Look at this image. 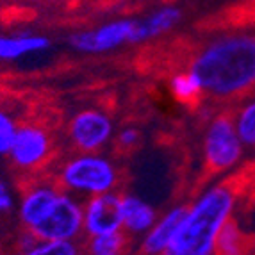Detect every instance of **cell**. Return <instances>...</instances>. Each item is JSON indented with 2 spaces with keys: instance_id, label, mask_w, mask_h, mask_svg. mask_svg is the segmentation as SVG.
I'll return each mask as SVG.
<instances>
[{
  "instance_id": "obj_8",
  "label": "cell",
  "mask_w": 255,
  "mask_h": 255,
  "mask_svg": "<svg viewBox=\"0 0 255 255\" xmlns=\"http://www.w3.org/2000/svg\"><path fill=\"white\" fill-rule=\"evenodd\" d=\"M52 143L47 130L38 125H21L16 128L7 155L20 170H34L50 155Z\"/></svg>"
},
{
  "instance_id": "obj_10",
  "label": "cell",
  "mask_w": 255,
  "mask_h": 255,
  "mask_svg": "<svg viewBox=\"0 0 255 255\" xmlns=\"http://www.w3.org/2000/svg\"><path fill=\"white\" fill-rule=\"evenodd\" d=\"M61 189L52 184H38L29 187L20 204H18V216L27 230L34 229L43 218L50 213L52 205L55 204Z\"/></svg>"
},
{
  "instance_id": "obj_9",
  "label": "cell",
  "mask_w": 255,
  "mask_h": 255,
  "mask_svg": "<svg viewBox=\"0 0 255 255\" xmlns=\"http://www.w3.org/2000/svg\"><path fill=\"white\" fill-rule=\"evenodd\" d=\"M84 232L88 236L124 230L122 196L115 191L90 196L84 205Z\"/></svg>"
},
{
  "instance_id": "obj_21",
  "label": "cell",
  "mask_w": 255,
  "mask_h": 255,
  "mask_svg": "<svg viewBox=\"0 0 255 255\" xmlns=\"http://www.w3.org/2000/svg\"><path fill=\"white\" fill-rule=\"evenodd\" d=\"M139 132L136 130V128L132 127H127L124 128V130L118 132V145L122 146V148H132V146H136L137 143H139Z\"/></svg>"
},
{
  "instance_id": "obj_22",
  "label": "cell",
  "mask_w": 255,
  "mask_h": 255,
  "mask_svg": "<svg viewBox=\"0 0 255 255\" xmlns=\"http://www.w3.org/2000/svg\"><path fill=\"white\" fill-rule=\"evenodd\" d=\"M14 198L9 191V187L4 182H0V213H7L13 209Z\"/></svg>"
},
{
  "instance_id": "obj_18",
  "label": "cell",
  "mask_w": 255,
  "mask_h": 255,
  "mask_svg": "<svg viewBox=\"0 0 255 255\" xmlns=\"http://www.w3.org/2000/svg\"><path fill=\"white\" fill-rule=\"evenodd\" d=\"M170 90H171V95L182 104H193L195 100H198V97L202 95L200 84H198V81H196L195 75H193L189 70L171 77Z\"/></svg>"
},
{
  "instance_id": "obj_4",
  "label": "cell",
  "mask_w": 255,
  "mask_h": 255,
  "mask_svg": "<svg viewBox=\"0 0 255 255\" xmlns=\"http://www.w3.org/2000/svg\"><path fill=\"white\" fill-rule=\"evenodd\" d=\"M30 232L39 241H75L84 232V207L72 193L61 189L50 213Z\"/></svg>"
},
{
  "instance_id": "obj_17",
  "label": "cell",
  "mask_w": 255,
  "mask_h": 255,
  "mask_svg": "<svg viewBox=\"0 0 255 255\" xmlns=\"http://www.w3.org/2000/svg\"><path fill=\"white\" fill-rule=\"evenodd\" d=\"M236 130L245 148H255V98L247 102L236 113Z\"/></svg>"
},
{
  "instance_id": "obj_12",
  "label": "cell",
  "mask_w": 255,
  "mask_h": 255,
  "mask_svg": "<svg viewBox=\"0 0 255 255\" xmlns=\"http://www.w3.org/2000/svg\"><path fill=\"white\" fill-rule=\"evenodd\" d=\"M182 20V11L173 4H166L161 7L153 9L152 13L139 18L136 21V30H134V45L136 43H145L153 38H159L162 34H168L179 25Z\"/></svg>"
},
{
  "instance_id": "obj_2",
  "label": "cell",
  "mask_w": 255,
  "mask_h": 255,
  "mask_svg": "<svg viewBox=\"0 0 255 255\" xmlns=\"http://www.w3.org/2000/svg\"><path fill=\"white\" fill-rule=\"evenodd\" d=\"M236 193L225 184L205 189L180 221L173 239L162 255H214L221 229L232 220Z\"/></svg>"
},
{
  "instance_id": "obj_7",
  "label": "cell",
  "mask_w": 255,
  "mask_h": 255,
  "mask_svg": "<svg viewBox=\"0 0 255 255\" xmlns=\"http://www.w3.org/2000/svg\"><path fill=\"white\" fill-rule=\"evenodd\" d=\"M113 132V120L100 109L79 111L68 125L70 141L79 152H98L109 143Z\"/></svg>"
},
{
  "instance_id": "obj_20",
  "label": "cell",
  "mask_w": 255,
  "mask_h": 255,
  "mask_svg": "<svg viewBox=\"0 0 255 255\" xmlns=\"http://www.w3.org/2000/svg\"><path fill=\"white\" fill-rule=\"evenodd\" d=\"M16 128L18 127L14 124V120L4 109H0V155H5L9 152V146L13 143Z\"/></svg>"
},
{
  "instance_id": "obj_11",
  "label": "cell",
  "mask_w": 255,
  "mask_h": 255,
  "mask_svg": "<svg viewBox=\"0 0 255 255\" xmlns=\"http://www.w3.org/2000/svg\"><path fill=\"white\" fill-rule=\"evenodd\" d=\"M187 211V205H175L170 211H166L157 221L153 223L152 229L143 236V254L145 255H162L168 245L173 239L175 232L179 229L180 221Z\"/></svg>"
},
{
  "instance_id": "obj_14",
  "label": "cell",
  "mask_w": 255,
  "mask_h": 255,
  "mask_svg": "<svg viewBox=\"0 0 255 255\" xmlns=\"http://www.w3.org/2000/svg\"><path fill=\"white\" fill-rule=\"evenodd\" d=\"M52 41L41 34H13L0 36V61H20L29 55L47 52Z\"/></svg>"
},
{
  "instance_id": "obj_16",
  "label": "cell",
  "mask_w": 255,
  "mask_h": 255,
  "mask_svg": "<svg viewBox=\"0 0 255 255\" xmlns=\"http://www.w3.org/2000/svg\"><path fill=\"white\" fill-rule=\"evenodd\" d=\"M125 245H127V241H125L124 230L90 236L88 255H124Z\"/></svg>"
},
{
  "instance_id": "obj_19",
  "label": "cell",
  "mask_w": 255,
  "mask_h": 255,
  "mask_svg": "<svg viewBox=\"0 0 255 255\" xmlns=\"http://www.w3.org/2000/svg\"><path fill=\"white\" fill-rule=\"evenodd\" d=\"M21 255H81V248L75 241H36Z\"/></svg>"
},
{
  "instance_id": "obj_5",
  "label": "cell",
  "mask_w": 255,
  "mask_h": 255,
  "mask_svg": "<svg viewBox=\"0 0 255 255\" xmlns=\"http://www.w3.org/2000/svg\"><path fill=\"white\" fill-rule=\"evenodd\" d=\"M245 146L236 130L234 120L220 115L209 122L204 136V157L213 171L234 168L243 157Z\"/></svg>"
},
{
  "instance_id": "obj_23",
  "label": "cell",
  "mask_w": 255,
  "mask_h": 255,
  "mask_svg": "<svg viewBox=\"0 0 255 255\" xmlns=\"http://www.w3.org/2000/svg\"><path fill=\"white\" fill-rule=\"evenodd\" d=\"M247 255H255V250H248Z\"/></svg>"
},
{
  "instance_id": "obj_15",
  "label": "cell",
  "mask_w": 255,
  "mask_h": 255,
  "mask_svg": "<svg viewBox=\"0 0 255 255\" xmlns=\"http://www.w3.org/2000/svg\"><path fill=\"white\" fill-rule=\"evenodd\" d=\"M248 245L243 230L234 220H229L216 239L214 255H247Z\"/></svg>"
},
{
  "instance_id": "obj_1",
  "label": "cell",
  "mask_w": 255,
  "mask_h": 255,
  "mask_svg": "<svg viewBox=\"0 0 255 255\" xmlns=\"http://www.w3.org/2000/svg\"><path fill=\"white\" fill-rule=\"evenodd\" d=\"M189 72L202 93L216 98L238 97L255 88V36L230 34L205 45Z\"/></svg>"
},
{
  "instance_id": "obj_6",
  "label": "cell",
  "mask_w": 255,
  "mask_h": 255,
  "mask_svg": "<svg viewBox=\"0 0 255 255\" xmlns=\"http://www.w3.org/2000/svg\"><path fill=\"white\" fill-rule=\"evenodd\" d=\"M136 18H120L95 29L81 30L68 38V45L81 54H106L124 45H134Z\"/></svg>"
},
{
  "instance_id": "obj_13",
  "label": "cell",
  "mask_w": 255,
  "mask_h": 255,
  "mask_svg": "<svg viewBox=\"0 0 255 255\" xmlns=\"http://www.w3.org/2000/svg\"><path fill=\"white\" fill-rule=\"evenodd\" d=\"M124 230L132 236H145L157 221V213L143 198L134 195L122 196Z\"/></svg>"
},
{
  "instance_id": "obj_3",
  "label": "cell",
  "mask_w": 255,
  "mask_h": 255,
  "mask_svg": "<svg viewBox=\"0 0 255 255\" xmlns=\"http://www.w3.org/2000/svg\"><path fill=\"white\" fill-rule=\"evenodd\" d=\"M57 179L63 191L90 198L115 191L118 184V170L106 155L97 152H81L61 166Z\"/></svg>"
}]
</instances>
